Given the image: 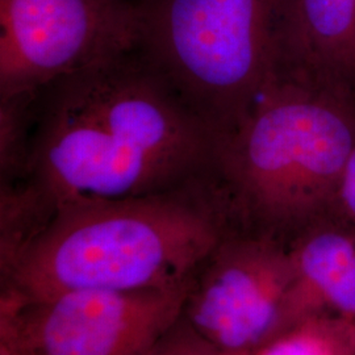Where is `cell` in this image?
I'll list each match as a JSON object with an SVG mask.
<instances>
[{
  "mask_svg": "<svg viewBox=\"0 0 355 355\" xmlns=\"http://www.w3.org/2000/svg\"><path fill=\"white\" fill-rule=\"evenodd\" d=\"M139 1H144V0H139Z\"/></svg>",
  "mask_w": 355,
  "mask_h": 355,
  "instance_id": "16",
  "label": "cell"
},
{
  "mask_svg": "<svg viewBox=\"0 0 355 355\" xmlns=\"http://www.w3.org/2000/svg\"><path fill=\"white\" fill-rule=\"evenodd\" d=\"M0 355H31L26 354V353H20V352H16L12 349H8L6 346H0Z\"/></svg>",
  "mask_w": 355,
  "mask_h": 355,
  "instance_id": "14",
  "label": "cell"
},
{
  "mask_svg": "<svg viewBox=\"0 0 355 355\" xmlns=\"http://www.w3.org/2000/svg\"><path fill=\"white\" fill-rule=\"evenodd\" d=\"M234 216L218 177L152 195L55 209L3 275V295L157 290L190 283Z\"/></svg>",
  "mask_w": 355,
  "mask_h": 355,
  "instance_id": "2",
  "label": "cell"
},
{
  "mask_svg": "<svg viewBox=\"0 0 355 355\" xmlns=\"http://www.w3.org/2000/svg\"><path fill=\"white\" fill-rule=\"evenodd\" d=\"M139 0H0V98L139 46Z\"/></svg>",
  "mask_w": 355,
  "mask_h": 355,
  "instance_id": "6",
  "label": "cell"
},
{
  "mask_svg": "<svg viewBox=\"0 0 355 355\" xmlns=\"http://www.w3.org/2000/svg\"><path fill=\"white\" fill-rule=\"evenodd\" d=\"M278 78L355 95V0H277Z\"/></svg>",
  "mask_w": 355,
  "mask_h": 355,
  "instance_id": "8",
  "label": "cell"
},
{
  "mask_svg": "<svg viewBox=\"0 0 355 355\" xmlns=\"http://www.w3.org/2000/svg\"><path fill=\"white\" fill-rule=\"evenodd\" d=\"M191 283L35 299L1 295L0 346L31 355H149L183 315Z\"/></svg>",
  "mask_w": 355,
  "mask_h": 355,
  "instance_id": "5",
  "label": "cell"
},
{
  "mask_svg": "<svg viewBox=\"0 0 355 355\" xmlns=\"http://www.w3.org/2000/svg\"><path fill=\"white\" fill-rule=\"evenodd\" d=\"M149 355H221V353L193 329L182 315Z\"/></svg>",
  "mask_w": 355,
  "mask_h": 355,
  "instance_id": "12",
  "label": "cell"
},
{
  "mask_svg": "<svg viewBox=\"0 0 355 355\" xmlns=\"http://www.w3.org/2000/svg\"><path fill=\"white\" fill-rule=\"evenodd\" d=\"M36 91L0 98V178L1 184L28 177Z\"/></svg>",
  "mask_w": 355,
  "mask_h": 355,
  "instance_id": "11",
  "label": "cell"
},
{
  "mask_svg": "<svg viewBox=\"0 0 355 355\" xmlns=\"http://www.w3.org/2000/svg\"><path fill=\"white\" fill-rule=\"evenodd\" d=\"M252 352L253 350H250V352H241V353H221V355H253Z\"/></svg>",
  "mask_w": 355,
  "mask_h": 355,
  "instance_id": "15",
  "label": "cell"
},
{
  "mask_svg": "<svg viewBox=\"0 0 355 355\" xmlns=\"http://www.w3.org/2000/svg\"><path fill=\"white\" fill-rule=\"evenodd\" d=\"M292 279L275 237L232 230L193 277L183 318L220 353L250 352L277 334Z\"/></svg>",
  "mask_w": 355,
  "mask_h": 355,
  "instance_id": "7",
  "label": "cell"
},
{
  "mask_svg": "<svg viewBox=\"0 0 355 355\" xmlns=\"http://www.w3.org/2000/svg\"><path fill=\"white\" fill-rule=\"evenodd\" d=\"M288 250L293 279L277 334L313 315L355 320L354 223L311 224Z\"/></svg>",
  "mask_w": 355,
  "mask_h": 355,
  "instance_id": "9",
  "label": "cell"
},
{
  "mask_svg": "<svg viewBox=\"0 0 355 355\" xmlns=\"http://www.w3.org/2000/svg\"><path fill=\"white\" fill-rule=\"evenodd\" d=\"M355 144V95L278 78L218 140L233 212L270 230L312 224L336 205Z\"/></svg>",
  "mask_w": 355,
  "mask_h": 355,
  "instance_id": "3",
  "label": "cell"
},
{
  "mask_svg": "<svg viewBox=\"0 0 355 355\" xmlns=\"http://www.w3.org/2000/svg\"><path fill=\"white\" fill-rule=\"evenodd\" d=\"M336 205L346 220L355 224V144L343 168Z\"/></svg>",
  "mask_w": 355,
  "mask_h": 355,
  "instance_id": "13",
  "label": "cell"
},
{
  "mask_svg": "<svg viewBox=\"0 0 355 355\" xmlns=\"http://www.w3.org/2000/svg\"><path fill=\"white\" fill-rule=\"evenodd\" d=\"M253 355H355V320L336 315L303 318L254 349Z\"/></svg>",
  "mask_w": 355,
  "mask_h": 355,
  "instance_id": "10",
  "label": "cell"
},
{
  "mask_svg": "<svg viewBox=\"0 0 355 355\" xmlns=\"http://www.w3.org/2000/svg\"><path fill=\"white\" fill-rule=\"evenodd\" d=\"M217 149L215 132L137 46L38 89L24 180L54 214L217 177Z\"/></svg>",
  "mask_w": 355,
  "mask_h": 355,
  "instance_id": "1",
  "label": "cell"
},
{
  "mask_svg": "<svg viewBox=\"0 0 355 355\" xmlns=\"http://www.w3.org/2000/svg\"><path fill=\"white\" fill-rule=\"evenodd\" d=\"M140 49L218 140L278 76L277 0H144Z\"/></svg>",
  "mask_w": 355,
  "mask_h": 355,
  "instance_id": "4",
  "label": "cell"
}]
</instances>
